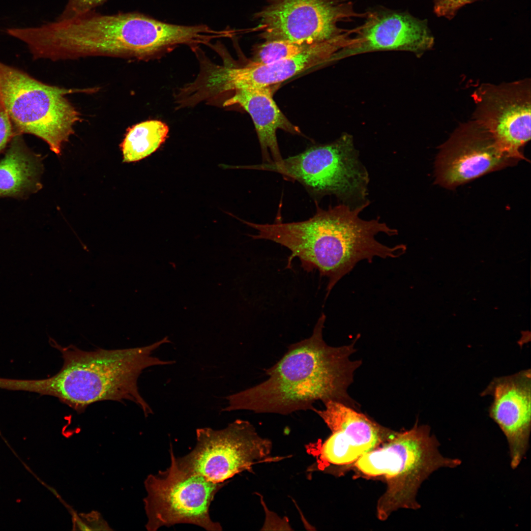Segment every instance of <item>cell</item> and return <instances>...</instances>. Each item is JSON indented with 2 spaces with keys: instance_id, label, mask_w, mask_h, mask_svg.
I'll return each instance as SVG.
<instances>
[{
  "instance_id": "cell-5",
  "label": "cell",
  "mask_w": 531,
  "mask_h": 531,
  "mask_svg": "<svg viewBox=\"0 0 531 531\" xmlns=\"http://www.w3.org/2000/svg\"><path fill=\"white\" fill-rule=\"evenodd\" d=\"M98 89L50 85L0 62V95L16 135H33L57 155L74 133V126L82 120L66 95Z\"/></svg>"
},
{
  "instance_id": "cell-7",
  "label": "cell",
  "mask_w": 531,
  "mask_h": 531,
  "mask_svg": "<svg viewBox=\"0 0 531 531\" xmlns=\"http://www.w3.org/2000/svg\"><path fill=\"white\" fill-rule=\"evenodd\" d=\"M170 455V466L149 475L145 482L147 529L156 531L163 526L191 524L209 531H221L220 524L211 519L209 507L227 482H214L181 469L176 462L172 445Z\"/></svg>"
},
{
  "instance_id": "cell-3",
  "label": "cell",
  "mask_w": 531,
  "mask_h": 531,
  "mask_svg": "<svg viewBox=\"0 0 531 531\" xmlns=\"http://www.w3.org/2000/svg\"><path fill=\"white\" fill-rule=\"evenodd\" d=\"M170 342L166 337L146 346L86 351L72 345L62 347L51 339L52 346L61 354L62 366L54 376L34 381L33 392L55 397L78 413L95 402L129 400L147 417L153 411L140 394L138 379L148 367L175 363L151 355Z\"/></svg>"
},
{
  "instance_id": "cell-17",
  "label": "cell",
  "mask_w": 531,
  "mask_h": 531,
  "mask_svg": "<svg viewBox=\"0 0 531 531\" xmlns=\"http://www.w3.org/2000/svg\"><path fill=\"white\" fill-rule=\"evenodd\" d=\"M0 161V198L24 199L42 188V158L33 152L22 135L14 136Z\"/></svg>"
},
{
  "instance_id": "cell-12",
  "label": "cell",
  "mask_w": 531,
  "mask_h": 531,
  "mask_svg": "<svg viewBox=\"0 0 531 531\" xmlns=\"http://www.w3.org/2000/svg\"><path fill=\"white\" fill-rule=\"evenodd\" d=\"M518 161L499 147L492 135L473 120L460 124L440 147L435 182L453 189Z\"/></svg>"
},
{
  "instance_id": "cell-16",
  "label": "cell",
  "mask_w": 531,
  "mask_h": 531,
  "mask_svg": "<svg viewBox=\"0 0 531 531\" xmlns=\"http://www.w3.org/2000/svg\"><path fill=\"white\" fill-rule=\"evenodd\" d=\"M271 87L237 89L223 103L225 107L239 105L250 115L264 163L283 159L277 139V130L294 134L300 133L299 128L288 119L274 101Z\"/></svg>"
},
{
  "instance_id": "cell-23",
  "label": "cell",
  "mask_w": 531,
  "mask_h": 531,
  "mask_svg": "<svg viewBox=\"0 0 531 531\" xmlns=\"http://www.w3.org/2000/svg\"><path fill=\"white\" fill-rule=\"evenodd\" d=\"M80 516L86 522L91 531L112 530L101 514L97 511H91L87 514L81 513Z\"/></svg>"
},
{
  "instance_id": "cell-22",
  "label": "cell",
  "mask_w": 531,
  "mask_h": 531,
  "mask_svg": "<svg viewBox=\"0 0 531 531\" xmlns=\"http://www.w3.org/2000/svg\"><path fill=\"white\" fill-rule=\"evenodd\" d=\"M16 135L0 95V153Z\"/></svg>"
},
{
  "instance_id": "cell-4",
  "label": "cell",
  "mask_w": 531,
  "mask_h": 531,
  "mask_svg": "<svg viewBox=\"0 0 531 531\" xmlns=\"http://www.w3.org/2000/svg\"><path fill=\"white\" fill-rule=\"evenodd\" d=\"M440 446L430 427L418 425L417 420L409 430L394 431L386 442L354 463L364 476L384 477L386 489L377 505L380 520H386L400 509L420 508L416 497L423 482L439 469L461 464L459 458L443 456Z\"/></svg>"
},
{
  "instance_id": "cell-9",
  "label": "cell",
  "mask_w": 531,
  "mask_h": 531,
  "mask_svg": "<svg viewBox=\"0 0 531 531\" xmlns=\"http://www.w3.org/2000/svg\"><path fill=\"white\" fill-rule=\"evenodd\" d=\"M347 0H270L255 15L265 40L313 45L349 39L352 30L340 23L364 18Z\"/></svg>"
},
{
  "instance_id": "cell-19",
  "label": "cell",
  "mask_w": 531,
  "mask_h": 531,
  "mask_svg": "<svg viewBox=\"0 0 531 531\" xmlns=\"http://www.w3.org/2000/svg\"><path fill=\"white\" fill-rule=\"evenodd\" d=\"M313 45L287 40H265L264 42L256 47L253 58L248 64L254 65L264 64L292 58L301 53Z\"/></svg>"
},
{
  "instance_id": "cell-14",
  "label": "cell",
  "mask_w": 531,
  "mask_h": 531,
  "mask_svg": "<svg viewBox=\"0 0 531 531\" xmlns=\"http://www.w3.org/2000/svg\"><path fill=\"white\" fill-rule=\"evenodd\" d=\"M364 22L353 29L349 44L336 59L381 51H405L421 56L432 48L434 37L426 20L408 12L377 9L365 13Z\"/></svg>"
},
{
  "instance_id": "cell-8",
  "label": "cell",
  "mask_w": 531,
  "mask_h": 531,
  "mask_svg": "<svg viewBox=\"0 0 531 531\" xmlns=\"http://www.w3.org/2000/svg\"><path fill=\"white\" fill-rule=\"evenodd\" d=\"M194 449L175 457L181 469L202 475L216 483L224 482L253 466L280 460L271 457L272 443L261 437L249 421L237 419L221 430L202 428L196 430Z\"/></svg>"
},
{
  "instance_id": "cell-1",
  "label": "cell",
  "mask_w": 531,
  "mask_h": 531,
  "mask_svg": "<svg viewBox=\"0 0 531 531\" xmlns=\"http://www.w3.org/2000/svg\"><path fill=\"white\" fill-rule=\"evenodd\" d=\"M325 319L323 313L311 336L290 345L282 357L266 370V380L226 397L228 405L221 411L288 414L313 410L317 401L338 402L357 409L348 389L361 364L351 359L359 335L351 344L329 346L323 338Z\"/></svg>"
},
{
  "instance_id": "cell-15",
  "label": "cell",
  "mask_w": 531,
  "mask_h": 531,
  "mask_svg": "<svg viewBox=\"0 0 531 531\" xmlns=\"http://www.w3.org/2000/svg\"><path fill=\"white\" fill-rule=\"evenodd\" d=\"M531 370L494 378L481 396L490 395L489 414L506 437L510 466L516 469L529 448L531 430Z\"/></svg>"
},
{
  "instance_id": "cell-11",
  "label": "cell",
  "mask_w": 531,
  "mask_h": 531,
  "mask_svg": "<svg viewBox=\"0 0 531 531\" xmlns=\"http://www.w3.org/2000/svg\"><path fill=\"white\" fill-rule=\"evenodd\" d=\"M324 405L323 410L313 411L332 434L324 441H318L306 446L307 452L315 457L319 470L354 464L386 442L394 432L343 403L328 401Z\"/></svg>"
},
{
  "instance_id": "cell-10",
  "label": "cell",
  "mask_w": 531,
  "mask_h": 531,
  "mask_svg": "<svg viewBox=\"0 0 531 531\" xmlns=\"http://www.w3.org/2000/svg\"><path fill=\"white\" fill-rule=\"evenodd\" d=\"M531 79L484 83L472 94V120L486 130L500 149L519 161L531 139Z\"/></svg>"
},
{
  "instance_id": "cell-6",
  "label": "cell",
  "mask_w": 531,
  "mask_h": 531,
  "mask_svg": "<svg viewBox=\"0 0 531 531\" xmlns=\"http://www.w3.org/2000/svg\"><path fill=\"white\" fill-rule=\"evenodd\" d=\"M275 172L301 184L316 201L334 195L343 204L359 206L368 200V172L359 160L353 137L344 134L335 141L315 145L280 161L240 166Z\"/></svg>"
},
{
  "instance_id": "cell-20",
  "label": "cell",
  "mask_w": 531,
  "mask_h": 531,
  "mask_svg": "<svg viewBox=\"0 0 531 531\" xmlns=\"http://www.w3.org/2000/svg\"><path fill=\"white\" fill-rule=\"evenodd\" d=\"M108 0H67L58 20L69 19L95 10Z\"/></svg>"
},
{
  "instance_id": "cell-21",
  "label": "cell",
  "mask_w": 531,
  "mask_h": 531,
  "mask_svg": "<svg viewBox=\"0 0 531 531\" xmlns=\"http://www.w3.org/2000/svg\"><path fill=\"white\" fill-rule=\"evenodd\" d=\"M477 0H434L433 10L437 16L451 20L463 6Z\"/></svg>"
},
{
  "instance_id": "cell-2",
  "label": "cell",
  "mask_w": 531,
  "mask_h": 531,
  "mask_svg": "<svg viewBox=\"0 0 531 531\" xmlns=\"http://www.w3.org/2000/svg\"><path fill=\"white\" fill-rule=\"evenodd\" d=\"M369 201L352 206L342 204L327 209L317 206L315 214L302 221L259 224L257 237L289 249L291 255L287 267L295 258L300 261L307 272L318 270L328 279L326 295L336 283L360 261L371 263L373 259L395 258L407 249L403 244L389 247L376 238L380 233L391 236L398 231L379 217L365 220L359 216Z\"/></svg>"
},
{
  "instance_id": "cell-18",
  "label": "cell",
  "mask_w": 531,
  "mask_h": 531,
  "mask_svg": "<svg viewBox=\"0 0 531 531\" xmlns=\"http://www.w3.org/2000/svg\"><path fill=\"white\" fill-rule=\"evenodd\" d=\"M169 127L156 119L138 123L129 128L120 145L123 161H140L155 151L165 142Z\"/></svg>"
},
{
  "instance_id": "cell-24",
  "label": "cell",
  "mask_w": 531,
  "mask_h": 531,
  "mask_svg": "<svg viewBox=\"0 0 531 531\" xmlns=\"http://www.w3.org/2000/svg\"><path fill=\"white\" fill-rule=\"evenodd\" d=\"M74 530L80 531H91L83 519L78 515L75 512L71 511Z\"/></svg>"
},
{
  "instance_id": "cell-13",
  "label": "cell",
  "mask_w": 531,
  "mask_h": 531,
  "mask_svg": "<svg viewBox=\"0 0 531 531\" xmlns=\"http://www.w3.org/2000/svg\"><path fill=\"white\" fill-rule=\"evenodd\" d=\"M338 40L315 44L292 58L261 65L209 67L201 77L203 88L212 97L240 89L260 88L279 84L305 71L334 62L341 49Z\"/></svg>"
}]
</instances>
